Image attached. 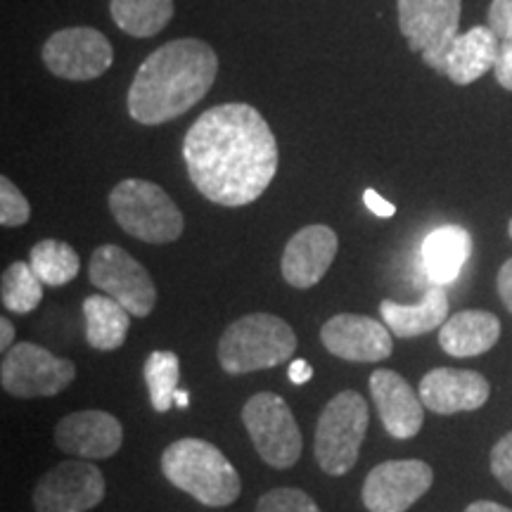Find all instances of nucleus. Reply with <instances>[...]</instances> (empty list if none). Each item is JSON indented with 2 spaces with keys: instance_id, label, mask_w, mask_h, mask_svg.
Listing matches in <instances>:
<instances>
[{
  "instance_id": "nucleus-23",
  "label": "nucleus",
  "mask_w": 512,
  "mask_h": 512,
  "mask_svg": "<svg viewBox=\"0 0 512 512\" xmlns=\"http://www.w3.org/2000/svg\"><path fill=\"white\" fill-rule=\"evenodd\" d=\"M86 342L98 351H114L126 342L131 313L107 294H93L83 302Z\"/></svg>"
},
{
  "instance_id": "nucleus-9",
  "label": "nucleus",
  "mask_w": 512,
  "mask_h": 512,
  "mask_svg": "<svg viewBox=\"0 0 512 512\" xmlns=\"http://www.w3.org/2000/svg\"><path fill=\"white\" fill-rule=\"evenodd\" d=\"M76 368L69 358L55 356L53 351L34 342H19L3 356L0 384L17 399H43L64 392L74 382Z\"/></svg>"
},
{
  "instance_id": "nucleus-3",
  "label": "nucleus",
  "mask_w": 512,
  "mask_h": 512,
  "mask_svg": "<svg viewBox=\"0 0 512 512\" xmlns=\"http://www.w3.org/2000/svg\"><path fill=\"white\" fill-rule=\"evenodd\" d=\"M162 472L176 489L209 508H226L238 501L242 482L219 446L204 439H178L162 453Z\"/></svg>"
},
{
  "instance_id": "nucleus-12",
  "label": "nucleus",
  "mask_w": 512,
  "mask_h": 512,
  "mask_svg": "<svg viewBox=\"0 0 512 512\" xmlns=\"http://www.w3.org/2000/svg\"><path fill=\"white\" fill-rule=\"evenodd\" d=\"M105 475L88 460H64L34 489L36 512H86L105 498Z\"/></svg>"
},
{
  "instance_id": "nucleus-2",
  "label": "nucleus",
  "mask_w": 512,
  "mask_h": 512,
  "mask_svg": "<svg viewBox=\"0 0 512 512\" xmlns=\"http://www.w3.org/2000/svg\"><path fill=\"white\" fill-rule=\"evenodd\" d=\"M219 57L200 38H178L140 64L128 88V114L145 126L166 124L200 102L214 86Z\"/></svg>"
},
{
  "instance_id": "nucleus-18",
  "label": "nucleus",
  "mask_w": 512,
  "mask_h": 512,
  "mask_svg": "<svg viewBox=\"0 0 512 512\" xmlns=\"http://www.w3.org/2000/svg\"><path fill=\"white\" fill-rule=\"evenodd\" d=\"M489 394V380L475 370L434 368L420 382L422 403L439 415L477 411L489 401Z\"/></svg>"
},
{
  "instance_id": "nucleus-6",
  "label": "nucleus",
  "mask_w": 512,
  "mask_h": 512,
  "mask_svg": "<svg viewBox=\"0 0 512 512\" xmlns=\"http://www.w3.org/2000/svg\"><path fill=\"white\" fill-rule=\"evenodd\" d=\"M368 403L358 392H339L323 408L316 427V460L320 470L342 477L354 470L368 432Z\"/></svg>"
},
{
  "instance_id": "nucleus-20",
  "label": "nucleus",
  "mask_w": 512,
  "mask_h": 512,
  "mask_svg": "<svg viewBox=\"0 0 512 512\" xmlns=\"http://www.w3.org/2000/svg\"><path fill=\"white\" fill-rule=\"evenodd\" d=\"M501 320L489 311H460L439 328V344L448 356L472 358L496 347Z\"/></svg>"
},
{
  "instance_id": "nucleus-34",
  "label": "nucleus",
  "mask_w": 512,
  "mask_h": 512,
  "mask_svg": "<svg viewBox=\"0 0 512 512\" xmlns=\"http://www.w3.org/2000/svg\"><path fill=\"white\" fill-rule=\"evenodd\" d=\"M496 285H498V294H501L505 309L512 313V259H508L501 266V271H498Z\"/></svg>"
},
{
  "instance_id": "nucleus-11",
  "label": "nucleus",
  "mask_w": 512,
  "mask_h": 512,
  "mask_svg": "<svg viewBox=\"0 0 512 512\" xmlns=\"http://www.w3.org/2000/svg\"><path fill=\"white\" fill-rule=\"evenodd\" d=\"M43 62L48 72L67 81L98 79L112 67V43L91 27L55 31L43 46Z\"/></svg>"
},
{
  "instance_id": "nucleus-31",
  "label": "nucleus",
  "mask_w": 512,
  "mask_h": 512,
  "mask_svg": "<svg viewBox=\"0 0 512 512\" xmlns=\"http://www.w3.org/2000/svg\"><path fill=\"white\" fill-rule=\"evenodd\" d=\"M489 27L503 41H512V0H491Z\"/></svg>"
},
{
  "instance_id": "nucleus-30",
  "label": "nucleus",
  "mask_w": 512,
  "mask_h": 512,
  "mask_svg": "<svg viewBox=\"0 0 512 512\" xmlns=\"http://www.w3.org/2000/svg\"><path fill=\"white\" fill-rule=\"evenodd\" d=\"M491 472L498 479V484L512 494V432L505 434L491 448Z\"/></svg>"
},
{
  "instance_id": "nucleus-29",
  "label": "nucleus",
  "mask_w": 512,
  "mask_h": 512,
  "mask_svg": "<svg viewBox=\"0 0 512 512\" xmlns=\"http://www.w3.org/2000/svg\"><path fill=\"white\" fill-rule=\"evenodd\" d=\"M31 207L27 197L19 192L8 176L0 178V226L19 228L29 221Z\"/></svg>"
},
{
  "instance_id": "nucleus-33",
  "label": "nucleus",
  "mask_w": 512,
  "mask_h": 512,
  "mask_svg": "<svg viewBox=\"0 0 512 512\" xmlns=\"http://www.w3.org/2000/svg\"><path fill=\"white\" fill-rule=\"evenodd\" d=\"M363 202H366V207L373 211L375 216H380V219H392L396 214V207L392 202H387L380 192H375L373 188H368L363 192Z\"/></svg>"
},
{
  "instance_id": "nucleus-25",
  "label": "nucleus",
  "mask_w": 512,
  "mask_h": 512,
  "mask_svg": "<svg viewBox=\"0 0 512 512\" xmlns=\"http://www.w3.org/2000/svg\"><path fill=\"white\" fill-rule=\"evenodd\" d=\"M29 264L43 285L62 287L79 275L81 259L76 249L60 240H41L29 254Z\"/></svg>"
},
{
  "instance_id": "nucleus-38",
  "label": "nucleus",
  "mask_w": 512,
  "mask_h": 512,
  "mask_svg": "<svg viewBox=\"0 0 512 512\" xmlns=\"http://www.w3.org/2000/svg\"><path fill=\"white\" fill-rule=\"evenodd\" d=\"M188 403H190L188 392H176V406L178 408H188Z\"/></svg>"
},
{
  "instance_id": "nucleus-27",
  "label": "nucleus",
  "mask_w": 512,
  "mask_h": 512,
  "mask_svg": "<svg viewBox=\"0 0 512 512\" xmlns=\"http://www.w3.org/2000/svg\"><path fill=\"white\" fill-rule=\"evenodd\" d=\"M0 297H3L5 309L12 313H31L38 309L43 299V283L31 264L15 261V264L5 268Z\"/></svg>"
},
{
  "instance_id": "nucleus-21",
  "label": "nucleus",
  "mask_w": 512,
  "mask_h": 512,
  "mask_svg": "<svg viewBox=\"0 0 512 512\" xmlns=\"http://www.w3.org/2000/svg\"><path fill=\"white\" fill-rule=\"evenodd\" d=\"M380 316L394 337L408 339L437 330L448 320L446 287L432 283L418 304H396L392 299H384Z\"/></svg>"
},
{
  "instance_id": "nucleus-10",
  "label": "nucleus",
  "mask_w": 512,
  "mask_h": 512,
  "mask_svg": "<svg viewBox=\"0 0 512 512\" xmlns=\"http://www.w3.org/2000/svg\"><path fill=\"white\" fill-rule=\"evenodd\" d=\"M88 278L136 318L150 316L157 304V287L143 264H138L124 247L102 245L93 252Z\"/></svg>"
},
{
  "instance_id": "nucleus-13",
  "label": "nucleus",
  "mask_w": 512,
  "mask_h": 512,
  "mask_svg": "<svg viewBox=\"0 0 512 512\" xmlns=\"http://www.w3.org/2000/svg\"><path fill=\"white\" fill-rule=\"evenodd\" d=\"M432 467L425 460H387L368 472L363 505L368 512H406L430 491Z\"/></svg>"
},
{
  "instance_id": "nucleus-19",
  "label": "nucleus",
  "mask_w": 512,
  "mask_h": 512,
  "mask_svg": "<svg viewBox=\"0 0 512 512\" xmlns=\"http://www.w3.org/2000/svg\"><path fill=\"white\" fill-rule=\"evenodd\" d=\"M501 38L491 27H472L465 34H458L451 43L444 62V76L458 86H467L482 79L486 72L496 67Z\"/></svg>"
},
{
  "instance_id": "nucleus-22",
  "label": "nucleus",
  "mask_w": 512,
  "mask_h": 512,
  "mask_svg": "<svg viewBox=\"0 0 512 512\" xmlns=\"http://www.w3.org/2000/svg\"><path fill=\"white\" fill-rule=\"evenodd\" d=\"M472 254V238L460 226H439L422 242V261L432 283L451 285Z\"/></svg>"
},
{
  "instance_id": "nucleus-17",
  "label": "nucleus",
  "mask_w": 512,
  "mask_h": 512,
  "mask_svg": "<svg viewBox=\"0 0 512 512\" xmlns=\"http://www.w3.org/2000/svg\"><path fill=\"white\" fill-rule=\"evenodd\" d=\"M124 430L112 413L79 411L57 422L55 444L69 456L83 460L112 458L121 448Z\"/></svg>"
},
{
  "instance_id": "nucleus-28",
  "label": "nucleus",
  "mask_w": 512,
  "mask_h": 512,
  "mask_svg": "<svg viewBox=\"0 0 512 512\" xmlns=\"http://www.w3.org/2000/svg\"><path fill=\"white\" fill-rule=\"evenodd\" d=\"M256 512H320V508L306 491L294 489V486H280L259 498Z\"/></svg>"
},
{
  "instance_id": "nucleus-16",
  "label": "nucleus",
  "mask_w": 512,
  "mask_h": 512,
  "mask_svg": "<svg viewBox=\"0 0 512 512\" xmlns=\"http://www.w3.org/2000/svg\"><path fill=\"white\" fill-rule=\"evenodd\" d=\"M370 396L380 413V420L389 437L394 439H413L422 430L425 422V403L408 380H403L399 373L387 368H377L368 380Z\"/></svg>"
},
{
  "instance_id": "nucleus-5",
  "label": "nucleus",
  "mask_w": 512,
  "mask_h": 512,
  "mask_svg": "<svg viewBox=\"0 0 512 512\" xmlns=\"http://www.w3.org/2000/svg\"><path fill=\"white\" fill-rule=\"evenodd\" d=\"M110 211L124 233L147 245H166L183 235V214L169 192L143 178H128L110 192Z\"/></svg>"
},
{
  "instance_id": "nucleus-32",
  "label": "nucleus",
  "mask_w": 512,
  "mask_h": 512,
  "mask_svg": "<svg viewBox=\"0 0 512 512\" xmlns=\"http://www.w3.org/2000/svg\"><path fill=\"white\" fill-rule=\"evenodd\" d=\"M496 81L501 83L505 91L512 93V41H503L501 50H498V60L494 67Z\"/></svg>"
},
{
  "instance_id": "nucleus-24",
  "label": "nucleus",
  "mask_w": 512,
  "mask_h": 512,
  "mask_svg": "<svg viewBox=\"0 0 512 512\" xmlns=\"http://www.w3.org/2000/svg\"><path fill=\"white\" fill-rule=\"evenodd\" d=\"M110 12L124 34L152 38L174 17V0H110Z\"/></svg>"
},
{
  "instance_id": "nucleus-35",
  "label": "nucleus",
  "mask_w": 512,
  "mask_h": 512,
  "mask_svg": "<svg viewBox=\"0 0 512 512\" xmlns=\"http://www.w3.org/2000/svg\"><path fill=\"white\" fill-rule=\"evenodd\" d=\"M313 377V368L304 358H294L290 363V382L292 384H306Z\"/></svg>"
},
{
  "instance_id": "nucleus-7",
  "label": "nucleus",
  "mask_w": 512,
  "mask_h": 512,
  "mask_svg": "<svg viewBox=\"0 0 512 512\" xmlns=\"http://www.w3.org/2000/svg\"><path fill=\"white\" fill-rule=\"evenodd\" d=\"M242 422L252 444L266 465L287 470L302 458V430L283 396L273 392L254 394L242 408Z\"/></svg>"
},
{
  "instance_id": "nucleus-1",
  "label": "nucleus",
  "mask_w": 512,
  "mask_h": 512,
  "mask_svg": "<svg viewBox=\"0 0 512 512\" xmlns=\"http://www.w3.org/2000/svg\"><path fill=\"white\" fill-rule=\"evenodd\" d=\"M192 185L221 207H245L264 195L278 171V143L268 121L245 102L211 107L183 140Z\"/></svg>"
},
{
  "instance_id": "nucleus-14",
  "label": "nucleus",
  "mask_w": 512,
  "mask_h": 512,
  "mask_svg": "<svg viewBox=\"0 0 512 512\" xmlns=\"http://www.w3.org/2000/svg\"><path fill=\"white\" fill-rule=\"evenodd\" d=\"M387 325L358 313H339L320 328V342L332 356L351 363H377L392 356L394 342Z\"/></svg>"
},
{
  "instance_id": "nucleus-4",
  "label": "nucleus",
  "mask_w": 512,
  "mask_h": 512,
  "mask_svg": "<svg viewBox=\"0 0 512 512\" xmlns=\"http://www.w3.org/2000/svg\"><path fill=\"white\" fill-rule=\"evenodd\" d=\"M297 335L273 313H249L230 323L219 339V363L230 375H247L290 361Z\"/></svg>"
},
{
  "instance_id": "nucleus-39",
  "label": "nucleus",
  "mask_w": 512,
  "mask_h": 512,
  "mask_svg": "<svg viewBox=\"0 0 512 512\" xmlns=\"http://www.w3.org/2000/svg\"><path fill=\"white\" fill-rule=\"evenodd\" d=\"M508 233H510V240H512V221H510V226H508Z\"/></svg>"
},
{
  "instance_id": "nucleus-37",
  "label": "nucleus",
  "mask_w": 512,
  "mask_h": 512,
  "mask_svg": "<svg viewBox=\"0 0 512 512\" xmlns=\"http://www.w3.org/2000/svg\"><path fill=\"white\" fill-rule=\"evenodd\" d=\"M465 512H512V510L494 501H475L472 505H467Z\"/></svg>"
},
{
  "instance_id": "nucleus-26",
  "label": "nucleus",
  "mask_w": 512,
  "mask_h": 512,
  "mask_svg": "<svg viewBox=\"0 0 512 512\" xmlns=\"http://www.w3.org/2000/svg\"><path fill=\"white\" fill-rule=\"evenodd\" d=\"M178 375H181V361L174 351H152L147 356L143 377L150 392L152 408L157 413H169L176 403Z\"/></svg>"
},
{
  "instance_id": "nucleus-8",
  "label": "nucleus",
  "mask_w": 512,
  "mask_h": 512,
  "mask_svg": "<svg viewBox=\"0 0 512 512\" xmlns=\"http://www.w3.org/2000/svg\"><path fill=\"white\" fill-rule=\"evenodd\" d=\"M463 0H399V27L408 48L422 53V62L444 74L446 53L460 34Z\"/></svg>"
},
{
  "instance_id": "nucleus-36",
  "label": "nucleus",
  "mask_w": 512,
  "mask_h": 512,
  "mask_svg": "<svg viewBox=\"0 0 512 512\" xmlns=\"http://www.w3.org/2000/svg\"><path fill=\"white\" fill-rule=\"evenodd\" d=\"M12 342H15V328L8 318H0V349H3V354L12 349Z\"/></svg>"
},
{
  "instance_id": "nucleus-15",
  "label": "nucleus",
  "mask_w": 512,
  "mask_h": 512,
  "mask_svg": "<svg viewBox=\"0 0 512 512\" xmlns=\"http://www.w3.org/2000/svg\"><path fill=\"white\" fill-rule=\"evenodd\" d=\"M337 247V233L323 223H313L294 233L280 261L285 283L297 290H309L318 285L335 261Z\"/></svg>"
}]
</instances>
